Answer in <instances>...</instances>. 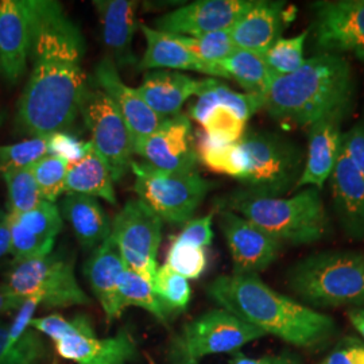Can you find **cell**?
I'll list each match as a JSON object with an SVG mask.
<instances>
[{"label": "cell", "instance_id": "1", "mask_svg": "<svg viewBox=\"0 0 364 364\" xmlns=\"http://www.w3.org/2000/svg\"><path fill=\"white\" fill-rule=\"evenodd\" d=\"M31 72L18 102V124L37 138L75 122L88 80L82 70L85 41L63 4L31 0Z\"/></svg>", "mask_w": 364, "mask_h": 364}, {"label": "cell", "instance_id": "2", "mask_svg": "<svg viewBox=\"0 0 364 364\" xmlns=\"http://www.w3.org/2000/svg\"><path fill=\"white\" fill-rule=\"evenodd\" d=\"M207 293L221 309L299 348H317L336 333L335 320L267 287L258 275H220Z\"/></svg>", "mask_w": 364, "mask_h": 364}, {"label": "cell", "instance_id": "3", "mask_svg": "<svg viewBox=\"0 0 364 364\" xmlns=\"http://www.w3.org/2000/svg\"><path fill=\"white\" fill-rule=\"evenodd\" d=\"M356 81L350 61L338 54L320 53L308 58L297 72L275 76L264 93L263 108L287 127H311L351 112Z\"/></svg>", "mask_w": 364, "mask_h": 364}, {"label": "cell", "instance_id": "4", "mask_svg": "<svg viewBox=\"0 0 364 364\" xmlns=\"http://www.w3.org/2000/svg\"><path fill=\"white\" fill-rule=\"evenodd\" d=\"M218 205L251 221L282 245H312L329 232L321 191L314 188L301 189L290 197H267L239 189L219 198Z\"/></svg>", "mask_w": 364, "mask_h": 364}, {"label": "cell", "instance_id": "5", "mask_svg": "<svg viewBox=\"0 0 364 364\" xmlns=\"http://www.w3.org/2000/svg\"><path fill=\"white\" fill-rule=\"evenodd\" d=\"M287 287L316 308L364 305V252L328 250L296 262Z\"/></svg>", "mask_w": 364, "mask_h": 364}, {"label": "cell", "instance_id": "6", "mask_svg": "<svg viewBox=\"0 0 364 364\" xmlns=\"http://www.w3.org/2000/svg\"><path fill=\"white\" fill-rule=\"evenodd\" d=\"M246 170L239 181L250 193L284 197L296 191L305 150L285 135L272 131H248L239 141Z\"/></svg>", "mask_w": 364, "mask_h": 364}, {"label": "cell", "instance_id": "7", "mask_svg": "<svg viewBox=\"0 0 364 364\" xmlns=\"http://www.w3.org/2000/svg\"><path fill=\"white\" fill-rule=\"evenodd\" d=\"M30 326L50 338L55 352L75 364H130L138 356L136 341L127 329H120L115 336L97 338L85 314L66 318L54 313L33 318Z\"/></svg>", "mask_w": 364, "mask_h": 364}, {"label": "cell", "instance_id": "8", "mask_svg": "<svg viewBox=\"0 0 364 364\" xmlns=\"http://www.w3.org/2000/svg\"><path fill=\"white\" fill-rule=\"evenodd\" d=\"M131 170L135 174L134 192L161 220L170 224L185 225L192 220L209 192L218 186L197 170L170 173L135 161L131 164Z\"/></svg>", "mask_w": 364, "mask_h": 364}, {"label": "cell", "instance_id": "9", "mask_svg": "<svg viewBox=\"0 0 364 364\" xmlns=\"http://www.w3.org/2000/svg\"><path fill=\"white\" fill-rule=\"evenodd\" d=\"M21 299L37 297L48 308L88 305L87 293L78 285L73 262L60 252L14 263L4 284Z\"/></svg>", "mask_w": 364, "mask_h": 364}, {"label": "cell", "instance_id": "10", "mask_svg": "<svg viewBox=\"0 0 364 364\" xmlns=\"http://www.w3.org/2000/svg\"><path fill=\"white\" fill-rule=\"evenodd\" d=\"M266 336L224 309H213L185 324L170 343L169 359L174 364L198 362L218 353H235L248 343Z\"/></svg>", "mask_w": 364, "mask_h": 364}, {"label": "cell", "instance_id": "11", "mask_svg": "<svg viewBox=\"0 0 364 364\" xmlns=\"http://www.w3.org/2000/svg\"><path fill=\"white\" fill-rule=\"evenodd\" d=\"M80 114L91 132L93 149L108 165L112 180L120 181L131 169L134 156V139L124 117L95 81L85 87Z\"/></svg>", "mask_w": 364, "mask_h": 364}, {"label": "cell", "instance_id": "12", "mask_svg": "<svg viewBox=\"0 0 364 364\" xmlns=\"http://www.w3.org/2000/svg\"><path fill=\"white\" fill-rule=\"evenodd\" d=\"M162 224L154 210L142 200H130L111 223L109 239L127 269L153 284L158 264L156 254L162 240Z\"/></svg>", "mask_w": 364, "mask_h": 364}, {"label": "cell", "instance_id": "13", "mask_svg": "<svg viewBox=\"0 0 364 364\" xmlns=\"http://www.w3.org/2000/svg\"><path fill=\"white\" fill-rule=\"evenodd\" d=\"M313 9L314 38L321 53L364 60V0L318 1Z\"/></svg>", "mask_w": 364, "mask_h": 364}, {"label": "cell", "instance_id": "14", "mask_svg": "<svg viewBox=\"0 0 364 364\" xmlns=\"http://www.w3.org/2000/svg\"><path fill=\"white\" fill-rule=\"evenodd\" d=\"M134 154L156 169L170 173L195 171L198 164L192 124L186 115L166 117L153 134L134 144Z\"/></svg>", "mask_w": 364, "mask_h": 364}, {"label": "cell", "instance_id": "15", "mask_svg": "<svg viewBox=\"0 0 364 364\" xmlns=\"http://www.w3.org/2000/svg\"><path fill=\"white\" fill-rule=\"evenodd\" d=\"M221 231L230 250L235 275H258L277 259L282 243L240 215L219 209Z\"/></svg>", "mask_w": 364, "mask_h": 364}, {"label": "cell", "instance_id": "16", "mask_svg": "<svg viewBox=\"0 0 364 364\" xmlns=\"http://www.w3.org/2000/svg\"><path fill=\"white\" fill-rule=\"evenodd\" d=\"M254 0H197L165 14L156 21V30L185 37H201L230 30Z\"/></svg>", "mask_w": 364, "mask_h": 364}, {"label": "cell", "instance_id": "17", "mask_svg": "<svg viewBox=\"0 0 364 364\" xmlns=\"http://www.w3.org/2000/svg\"><path fill=\"white\" fill-rule=\"evenodd\" d=\"M31 0H0V76L16 84L26 73L31 50Z\"/></svg>", "mask_w": 364, "mask_h": 364}, {"label": "cell", "instance_id": "18", "mask_svg": "<svg viewBox=\"0 0 364 364\" xmlns=\"http://www.w3.org/2000/svg\"><path fill=\"white\" fill-rule=\"evenodd\" d=\"M9 254L14 263H19L53 252L55 237L63 230V218L55 203L43 200L37 208L25 213H9Z\"/></svg>", "mask_w": 364, "mask_h": 364}, {"label": "cell", "instance_id": "19", "mask_svg": "<svg viewBox=\"0 0 364 364\" xmlns=\"http://www.w3.org/2000/svg\"><path fill=\"white\" fill-rule=\"evenodd\" d=\"M95 82L107 93L117 105L122 117H124L134 144L153 134L165 120L146 105L136 88H131L123 82L115 63L109 57L103 58L96 66Z\"/></svg>", "mask_w": 364, "mask_h": 364}, {"label": "cell", "instance_id": "20", "mask_svg": "<svg viewBox=\"0 0 364 364\" xmlns=\"http://www.w3.org/2000/svg\"><path fill=\"white\" fill-rule=\"evenodd\" d=\"M293 7L284 1H252L234 26L230 28L236 49L263 54L277 39L281 38Z\"/></svg>", "mask_w": 364, "mask_h": 364}, {"label": "cell", "instance_id": "21", "mask_svg": "<svg viewBox=\"0 0 364 364\" xmlns=\"http://www.w3.org/2000/svg\"><path fill=\"white\" fill-rule=\"evenodd\" d=\"M335 215L346 236L364 240V177L344 153L331 174Z\"/></svg>", "mask_w": 364, "mask_h": 364}, {"label": "cell", "instance_id": "22", "mask_svg": "<svg viewBox=\"0 0 364 364\" xmlns=\"http://www.w3.org/2000/svg\"><path fill=\"white\" fill-rule=\"evenodd\" d=\"M213 80H197L176 70H150L136 90L156 115L166 119L178 115L182 105L205 91Z\"/></svg>", "mask_w": 364, "mask_h": 364}, {"label": "cell", "instance_id": "23", "mask_svg": "<svg viewBox=\"0 0 364 364\" xmlns=\"http://www.w3.org/2000/svg\"><path fill=\"white\" fill-rule=\"evenodd\" d=\"M341 120L323 119L309 127L305 164L296 191L314 188L321 191L336 166L341 153Z\"/></svg>", "mask_w": 364, "mask_h": 364}, {"label": "cell", "instance_id": "24", "mask_svg": "<svg viewBox=\"0 0 364 364\" xmlns=\"http://www.w3.org/2000/svg\"><path fill=\"white\" fill-rule=\"evenodd\" d=\"M95 9L103 31L105 48L117 66L135 65L132 39L138 28L136 9L134 0H95Z\"/></svg>", "mask_w": 364, "mask_h": 364}, {"label": "cell", "instance_id": "25", "mask_svg": "<svg viewBox=\"0 0 364 364\" xmlns=\"http://www.w3.org/2000/svg\"><path fill=\"white\" fill-rule=\"evenodd\" d=\"M146 39L144 57L138 63L139 70H193L210 77H225L220 68L209 66L196 58L173 34L141 25Z\"/></svg>", "mask_w": 364, "mask_h": 364}, {"label": "cell", "instance_id": "26", "mask_svg": "<svg viewBox=\"0 0 364 364\" xmlns=\"http://www.w3.org/2000/svg\"><path fill=\"white\" fill-rule=\"evenodd\" d=\"M126 267L117 246L109 237L93 250L84 266V274L108 321L119 318L124 312L119 297V279Z\"/></svg>", "mask_w": 364, "mask_h": 364}, {"label": "cell", "instance_id": "27", "mask_svg": "<svg viewBox=\"0 0 364 364\" xmlns=\"http://www.w3.org/2000/svg\"><path fill=\"white\" fill-rule=\"evenodd\" d=\"M63 213L82 247L95 250L111 235V221L95 197L68 193L63 201Z\"/></svg>", "mask_w": 364, "mask_h": 364}, {"label": "cell", "instance_id": "28", "mask_svg": "<svg viewBox=\"0 0 364 364\" xmlns=\"http://www.w3.org/2000/svg\"><path fill=\"white\" fill-rule=\"evenodd\" d=\"M66 193L103 198L109 204H117L114 180L105 159L93 149L91 142L82 158L69 164L66 176Z\"/></svg>", "mask_w": 364, "mask_h": 364}, {"label": "cell", "instance_id": "29", "mask_svg": "<svg viewBox=\"0 0 364 364\" xmlns=\"http://www.w3.org/2000/svg\"><path fill=\"white\" fill-rule=\"evenodd\" d=\"M225 77L235 80L246 93L262 95L269 90L274 75L266 64L263 54L236 49L220 64Z\"/></svg>", "mask_w": 364, "mask_h": 364}, {"label": "cell", "instance_id": "30", "mask_svg": "<svg viewBox=\"0 0 364 364\" xmlns=\"http://www.w3.org/2000/svg\"><path fill=\"white\" fill-rule=\"evenodd\" d=\"M196 151L198 162L215 173L234 177L237 181L245 174L246 158L239 142L224 144L209 138L204 132H200Z\"/></svg>", "mask_w": 364, "mask_h": 364}, {"label": "cell", "instance_id": "31", "mask_svg": "<svg viewBox=\"0 0 364 364\" xmlns=\"http://www.w3.org/2000/svg\"><path fill=\"white\" fill-rule=\"evenodd\" d=\"M119 297L124 311L136 306L154 316L159 323L168 324L169 313L156 299L153 284L127 267L119 279Z\"/></svg>", "mask_w": 364, "mask_h": 364}, {"label": "cell", "instance_id": "32", "mask_svg": "<svg viewBox=\"0 0 364 364\" xmlns=\"http://www.w3.org/2000/svg\"><path fill=\"white\" fill-rule=\"evenodd\" d=\"M7 185V212L11 215L25 213L37 208L43 201L38 185L34 180L31 166L11 170L1 174Z\"/></svg>", "mask_w": 364, "mask_h": 364}, {"label": "cell", "instance_id": "33", "mask_svg": "<svg viewBox=\"0 0 364 364\" xmlns=\"http://www.w3.org/2000/svg\"><path fill=\"white\" fill-rule=\"evenodd\" d=\"M308 31L294 37H281L263 53V58L275 76H287L297 72L305 64V42Z\"/></svg>", "mask_w": 364, "mask_h": 364}, {"label": "cell", "instance_id": "34", "mask_svg": "<svg viewBox=\"0 0 364 364\" xmlns=\"http://www.w3.org/2000/svg\"><path fill=\"white\" fill-rule=\"evenodd\" d=\"M182 45L204 64L220 68V64L236 50L230 30L209 33L201 37L174 36Z\"/></svg>", "mask_w": 364, "mask_h": 364}, {"label": "cell", "instance_id": "35", "mask_svg": "<svg viewBox=\"0 0 364 364\" xmlns=\"http://www.w3.org/2000/svg\"><path fill=\"white\" fill-rule=\"evenodd\" d=\"M153 289L156 299L168 313L183 312L192 299V287L189 281L170 270L166 264L158 267L153 279Z\"/></svg>", "mask_w": 364, "mask_h": 364}, {"label": "cell", "instance_id": "36", "mask_svg": "<svg viewBox=\"0 0 364 364\" xmlns=\"http://www.w3.org/2000/svg\"><path fill=\"white\" fill-rule=\"evenodd\" d=\"M165 264L189 281L197 279L204 274L208 266V258L205 248L186 243L177 236H173Z\"/></svg>", "mask_w": 364, "mask_h": 364}, {"label": "cell", "instance_id": "37", "mask_svg": "<svg viewBox=\"0 0 364 364\" xmlns=\"http://www.w3.org/2000/svg\"><path fill=\"white\" fill-rule=\"evenodd\" d=\"M68 169V161L50 154L31 165L34 180L45 201L55 203L57 198L65 192Z\"/></svg>", "mask_w": 364, "mask_h": 364}, {"label": "cell", "instance_id": "38", "mask_svg": "<svg viewBox=\"0 0 364 364\" xmlns=\"http://www.w3.org/2000/svg\"><path fill=\"white\" fill-rule=\"evenodd\" d=\"M46 156H49V136H37L10 146H0V174L28 168Z\"/></svg>", "mask_w": 364, "mask_h": 364}, {"label": "cell", "instance_id": "39", "mask_svg": "<svg viewBox=\"0 0 364 364\" xmlns=\"http://www.w3.org/2000/svg\"><path fill=\"white\" fill-rule=\"evenodd\" d=\"M341 147L364 177V111L353 126L343 132Z\"/></svg>", "mask_w": 364, "mask_h": 364}, {"label": "cell", "instance_id": "40", "mask_svg": "<svg viewBox=\"0 0 364 364\" xmlns=\"http://www.w3.org/2000/svg\"><path fill=\"white\" fill-rule=\"evenodd\" d=\"M85 150L87 144L80 142L73 135L66 134L65 131H58L49 135V154L60 156L69 164L82 158Z\"/></svg>", "mask_w": 364, "mask_h": 364}, {"label": "cell", "instance_id": "41", "mask_svg": "<svg viewBox=\"0 0 364 364\" xmlns=\"http://www.w3.org/2000/svg\"><path fill=\"white\" fill-rule=\"evenodd\" d=\"M212 221H213V213L192 219L183 225L181 234L177 235V237L198 247H208L213 242Z\"/></svg>", "mask_w": 364, "mask_h": 364}, {"label": "cell", "instance_id": "42", "mask_svg": "<svg viewBox=\"0 0 364 364\" xmlns=\"http://www.w3.org/2000/svg\"><path fill=\"white\" fill-rule=\"evenodd\" d=\"M320 364H364V346L358 338H343Z\"/></svg>", "mask_w": 364, "mask_h": 364}, {"label": "cell", "instance_id": "43", "mask_svg": "<svg viewBox=\"0 0 364 364\" xmlns=\"http://www.w3.org/2000/svg\"><path fill=\"white\" fill-rule=\"evenodd\" d=\"M230 364H302L299 355L284 351L278 355H264L260 358H250L240 351L235 352L230 359Z\"/></svg>", "mask_w": 364, "mask_h": 364}, {"label": "cell", "instance_id": "44", "mask_svg": "<svg viewBox=\"0 0 364 364\" xmlns=\"http://www.w3.org/2000/svg\"><path fill=\"white\" fill-rule=\"evenodd\" d=\"M25 301L26 299H21L16 294H14L6 285L0 287V314L19 311L21 306L25 304Z\"/></svg>", "mask_w": 364, "mask_h": 364}, {"label": "cell", "instance_id": "45", "mask_svg": "<svg viewBox=\"0 0 364 364\" xmlns=\"http://www.w3.org/2000/svg\"><path fill=\"white\" fill-rule=\"evenodd\" d=\"M10 252V225L7 210L0 209V259Z\"/></svg>", "mask_w": 364, "mask_h": 364}, {"label": "cell", "instance_id": "46", "mask_svg": "<svg viewBox=\"0 0 364 364\" xmlns=\"http://www.w3.org/2000/svg\"><path fill=\"white\" fill-rule=\"evenodd\" d=\"M348 320L364 338V308H353L347 312Z\"/></svg>", "mask_w": 364, "mask_h": 364}, {"label": "cell", "instance_id": "47", "mask_svg": "<svg viewBox=\"0 0 364 364\" xmlns=\"http://www.w3.org/2000/svg\"><path fill=\"white\" fill-rule=\"evenodd\" d=\"M180 364H197L196 362H186V363H180Z\"/></svg>", "mask_w": 364, "mask_h": 364}, {"label": "cell", "instance_id": "48", "mask_svg": "<svg viewBox=\"0 0 364 364\" xmlns=\"http://www.w3.org/2000/svg\"><path fill=\"white\" fill-rule=\"evenodd\" d=\"M0 124H1V112H0Z\"/></svg>", "mask_w": 364, "mask_h": 364}, {"label": "cell", "instance_id": "49", "mask_svg": "<svg viewBox=\"0 0 364 364\" xmlns=\"http://www.w3.org/2000/svg\"><path fill=\"white\" fill-rule=\"evenodd\" d=\"M52 364H57V363H52Z\"/></svg>", "mask_w": 364, "mask_h": 364}]
</instances>
